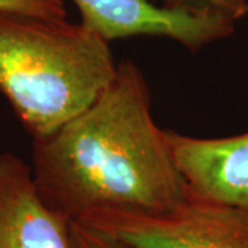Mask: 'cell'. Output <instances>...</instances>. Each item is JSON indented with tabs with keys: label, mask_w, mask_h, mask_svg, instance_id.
Wrapping results in <instances>:
<instances>
[{
	"label": "cell",
	"mask_w": 248,
	"mask_h": 248,
	"mask_svg": "<svg viewBox=\"0 0 248 248\" xmlns=\"http://www.w3.org/2000/svg\"><path fill=\"white\" fill-rule=\"evenodd\" d=\"M72 1L80 11V24L109 43L133 36H161L199 51L234 32L236 19L205 3L167 7L149 0Z\"/></svg>",
	"instance_id": "277c9868"
},
{
	"label": "cell",
	"mask_w": 248,
	"mask_h": 248,
	"mask_svg": "<svg viewBox=\"0 0 248 248\" xmlns=\"http://www.w3.org/2000/svg\"><path fill=\"white\" fill-rule=\"evenodd\" d=\"M78 223L127 248H248V211L189 192L170 210H108Z\"/></svg>",
	"instance_id": "3957f363"
},
{
	"label": "cell",
	"mask_w": 248,
	"mask_h": 248,
	"mask_svg": "<svg viewBox=\"0 0 248 248\" xmlns=\"http://www.w3.org/2000/svg\"><path fill=\"white\" fill-rule=\"evenodd\" d=\"M151 104L143 73L127 60L86 110L33 140L31 171L45 203L71 223L99 211L156 213L182 203L187 185Z\"/></svg>",
	"instance_id": "6da1fadb"
},
{
	"label": "cell",
	"mask_w": 248,
	"mask_h": 248,
	"mask_svg": "<svg viewBox=\"0 0 248 248\" xmlns=\"http://www.w3.org/2000/svg\"><path fill=\"white\" fill-rule=\"evenodd\" d=\"M0 248H76L71 222L45 203L13 153H0Z\"/></svg>",
	"instance_id": "5b68a950"
},
{
	"label": "cell",
	"mask_w": 248,
	"mask_h": 248,
	"mask_svg": "<svg viewBox=\"0 0 248 248\" xmlns=\"http://www.w3.org/2000/svg\"><path fill=\"white\" fill-rule=\"evenodd\" d=\"M116 71L109 42L84 25L0 11V93L33 140L86 110Z\"/></svg>",
	"instance_id": "7a4b0ae2"
},
{
	"label": "cell",
	"mask_w": 248,
	"mask_h": 248,
	"mask_svg": "<svg viewBox=\"0 0 248 248\" xmlns=\"http://www.w3.org/2000/svg\"><path fill=\"white\" fill-rule=\"evenodd\" d=\"M72 234L76 243V248H125L110 237L83 226L80 223H71Z\"/></svg>",
	"instance_id": "9c48e42d"
},
{
	"label": "cell",
	"mask_w": 248,
	"mask_h": 248,
	"mask_svg": "<svg viewBox=\"0 0 248 248\" xmlns=\"http://www.w3.org/2000/svg\"><path fill=\"white\" fill-rule=\"evenodd\" d=\"M149 1L160 4V6H167V7H177V6L195 3V0H149ZM202 1L213 6L215 9L221 10L222 13L228 14L236 21L244 17L248 13L247 0H202Z\"/></svg>",
	"instance_id": "ba28073f"
},
{
	"label": "cell",
	"mask_w": 248,
	"mask_h": 248,
	"mask_svg": "<svg viewBox=\"0 0 248 248\" xmlns=\"http://www.w3.org/2000/svg\"><path fill=\"white\" fill-rule=\"evenodd\" d=\"M125 248H127V247H125Z\"/></svg>",
	"instance_id": "30bf717a"
},
{
	"label": "cell",
	"mask_w": 248,
	"mask_h": 248,
	"mask_svg": "<svg viewBox=\"0 0 248 248\" xmlns=\"http://www.w3.org/2000/svg\"><path fill=\"white\" fill-rule=\"evenodd\" d=\"M187 192L248 211V133L228 138H193L167 131Z\"/></svg>",
	"instance_id": "8992f818"
},
{
	"label": "cell",
	"mask_w": 248,
	"mask_h": 248,
	"mask_svg": "<svg viewBox=\"0 0 248 248\" xmlns=\"http://www.w3.org/2000/svg\"><path fill=\"white\" fill-rule=\"evenodd\" d=\"M0 11H13L45 18H66L63 0H0Z\"/></svg>",
	"instance_id": "52a82bcc"
}]
</instances>
